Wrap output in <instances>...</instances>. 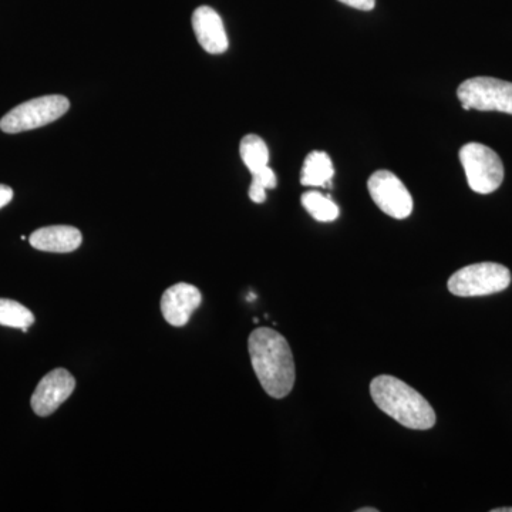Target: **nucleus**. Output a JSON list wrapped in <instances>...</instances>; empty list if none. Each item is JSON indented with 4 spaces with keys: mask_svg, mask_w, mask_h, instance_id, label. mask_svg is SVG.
Instances as JSON below:
<instances>
[{
    "mask_svg": "<svg viewBox=\"0 0 512 512\" xmlns=\"http://www.w3.org/2000/svg\"><path fill=\"white\" fill-rule=\"evenodd\" d=\"M249 356L259 383L274 399H284L295 386L296 370L288 340L271 328L249 335Z\"/></svg>",
    "mask_w": 512,
    "mask_h": 512,
    "instance_id": "obj_1",
    "label": "nucleus"
},
{
    "mask_svg": "<svg viewBox=\"0 0 512 512\" xmlns=\"http://www.w3.org/2000/svg\"><path fill=\"white\" fill-rule=\"evenodd\" d=\"M370 394L383 413L407 429L429 430L436 424V413L431 404L397 377H375L370 383Z\"/></svg>",
    "mask_w": 512,
    "mask_h": 512,
    "instance_id": "obj_2",
    "label": "nucleus"
},
{
    "mask_svg": "<svg viewBox=\"0 0 512 512\" xmlns=\"http://www.w3.org/2000/svg\"><path fill=\"white\" fill-rule=\"evenodd\" d=\"M70 109V101L60 94L37 97L25 101L0 120V130L3 133L18 134L23 131L36 130L59 120Z\"/></svg>",
    "mask_w": 512,
    "mask_h": 512,
    "instance_id": "obj_3",
    "label": "nucleus"
},
{
    "mask_svg": "<svg viewBox=\"0 0 512 512\" xmlns=\"http://www.w3.org/2000/svg\"><path fill=\"white\" fill-rule=\"evenodd\" d=\"M511 284L507 266L495 262H481L464 266L448 279V291L460 298H474L503 292Z\"/></svg>",
    "mask_w": 512,
    "mask_h": 512,
    "instance_id": "obj_4",
    "label": "nucleus"
},
{
    "mask_svg": "<svg viewBox=\"0 0 512 512\" xmlns=\"http://www.w3.org/2000/svg\"><path fill=\"white\" fill-rule=\"evenodd\" d=\"M460 161L466 171L468 185L477 194H491L503 184V161L490 147L468 143L461 147Z\"/></svg>",
    "mask_w": 512,
    "mask_h": 512,
    "instance_id": "obj_5",
    "label": "nucleus"
},
{
    "mask_svg": "<svg viewBox=\"0 0 512 512\" xmlns=\"http://www.w3.org/2000/svg\"><path fill=\"white\" fill-rule=\"evenodd\" d=\"M458 100L464 110L501 111L512 116V83L494 77H474L460 84Z\"/></svg>",
    "mask_w": 512,
    "mask_h": 512,
    "instance_id": "obj_6",
    "label": "nucleus"
},
{
    "mask_svg": "<svg viewBox=\"0 0 512 512\" xmlns=\"http://www.w3.org/2000/svg\"><path fill=\"white\" fill-rule=\"evenodd\" d=\"M367 190L377 207L394 220H406L412 215V194L392 171L380 170L373 173L367 181Z\"/></svg>",
    "mask_w": 512,
    "mask_h": 512,
    "instance_id": "obj_7",
    "label": "nucleus"
},
{
    "mask_svg": "<svg viewBox=\"0 0 512 512\" xmlns=\"http://www.w3.org/2000/svg\"><path fill=\"white\" fill-rule=\"evenodd\" d=\"M74 389H76V379L72 373L67 372L66 369L52 370L37 384L30 400L33 412L40 417L50 416L72 396Z\"/></svg>",
    "mask_w": 512,
    "mask_h": 512,
    "instance_id": "obj_8",
    "label": "nucleus"
},
{
    "mask_svg": "<svg viewBox=\"0 0 512 512\" xmlns=\"http://www.w3.org/2000/svg\"><path fill=\"white\" fill-rule=\"evenodd\" d=\"M201 303L200 289L181 282L164 292L163 298H161V312L171 326L183 328L191 319L192 313L200 308Z\"/></svg>",
    "mask_w": 512,
    "mask_h": 512,
    "instance_id": "obj_9",
    "label": "nucleus"
},
{
    "mask_svg": "<svg viewBox=\"0 0 512 512\" xmlns=\"http://www.w3.org/2000/svg\"><path fill=\"white\" fill-rule=\"evenodd\" d=\"M192 29L205 52L210 55H222L227 52L228 36L217 10L210 6H200L195 9L192 13Z\"/></svg>",
    "mask_w": 512,
    "mask_h": 512,
    "instance_id": "obj_10",
    "label": "nucleus"
},
{
    "mask_svg": "<svg viewBox=\"0 0 512 512\" xmlns=\"http://www.w3.org/2000/svg\"><path fill=\"white\" fill-rule=\"evenodd\" d=\"M33 248L43 252L69 254L82 245V232L69 225H53L37 229L29 238Z\"/></svg>",
    "mask_w": 512,
    "mask_h": 512,
    "instance_id": "obj_11",
    "label": "nucleus"
},
{
    "mask_svg": "<svg viewBox=\"0 0 512 512\" xmlns=\"http://www.w3.org/2000/svg\"><path fill=\"white\" fill-rule=\"evenodd\" d=\"M335 168L328 154L312 151L305 158L301 173V184L305 187H328L332 183Z\"/></svg>",
    "mask_w": 512,
    "mask_h": 512,
    "instance_id": "obj_12",
    "label": "nucleus"
},
{
    "mask_svg": "<svg viewBox=\"0 0 512 512\" xmlns=\"http://www.w3.org/2000/svg\"><path fill=\"white\" fill-rule=\"evenodd\" d=\"M239 153H241L242 161L251 173L261 170L269 163L268 146L261 137L255 136V134H248V136L242 138Z\"/></svg>",
    "mask_w": 512,
    "mask_h": 512,
    "instance_id": "obj_13",
    "label": "nucleus"
},
{
    "mask_svg": "<svg viewBox=\"0 0 512 512\" xmlns=\"http://www.w3.org/2000/svg\"><path fill=\"white\" fill-rule=\"evenodd\" d=\"M33 323H35V316L22 303L10 301V299H0V326L28 332Z\"/></svg>",
    "mask_w": 512,
    "mask_h": 512,
    "instance_id": "obj_14",
    "label": "nucleus"
},
{
    "mask_svg": "<svg viewBox=\"0 0 512 512\" xmlns=\"http://www.w3.org/2000/svg\"><path fill=\"white\" fill-rule=\"evenodd\" d=\"M302 205L319 222L338 220L340 214L338 205L319 191L305 192L302 195Z\"/></svg>",
    "mask_w": 512,
    "mask_h": 512,
    "instance_id": "obj_15",
    "label": "nucleus"
},
{
    "mask_svg": "<svg viewBox=\"0 0 512 512\" xmlns=\"http://www.w3.org/2000/svg\"><path fill=\"white\" fill-rule=\"evenodd\" d=\"M252 174V183L249 187V198L255 204H262L266 201V190H274L276 187V174L269 165H265L261 170H256Z\"/></svg>",
    "mask_w": 512,
    "mask_h": 512,
    "instance_id": "obj_16",
    "label": "nucleus"
},
{
    "mask_svg": "<svg viewBox=\"0 0 512 512\" xmlns=\"http://www.w3.org/2000/svg\"><path fill=\"white\" fill-rule=\"evenodd\" d=\"M339 2L350 6V8L365 10V12H369L376 6V0H339Z\"/></svg>",
    "mask_w": 512,
    "mask_h": 512,
    "instance_id": "obj_17",
    "label": "nucleus"
},
{
    "mask_svg": "<svg viewBox=\"0 0 512 512\" xmlns=\"http://www.w3.org/2000/svg\"><path fill=\"white\" fill-rule=\"evenodd\" d=\"M13 200V190L8 185L0 184V210Z\"/></svg>",
    "mask_w": 512,
    "mask_h": 512,
    "instance_id": "obj_18",
    "label": "nucleus"
},
{
    "mask_svg": "<svg viewBox=\"0 0 512 512\" xmlns=\"http://www.w3.org/2000/svg\"><path fill=\"white\" fill-rule=\"evenodd\" d=\"M377 508H360V510H357V512H377Z\"/></svg>",
    "mask_w": 512,
    "mask_h": 512,
    "instance_id": "obj_19",
    "label": "nucleus"
},
{
    "mask_svg": "<svg viewBox=\"0 0 512 512\" xmlns=\"http://www.w3.org/2000/svg\"><path fill=\"white\" fill-rule=\"evenodd\" d=\"M493 512H512V507L511 508H495V510H493Z\"/></svg>",
    "mask_w": 512,
    "mask_h": 512,
    "instance_id": "obj_20",
    "label": "nucleus"
}]
</instances>
